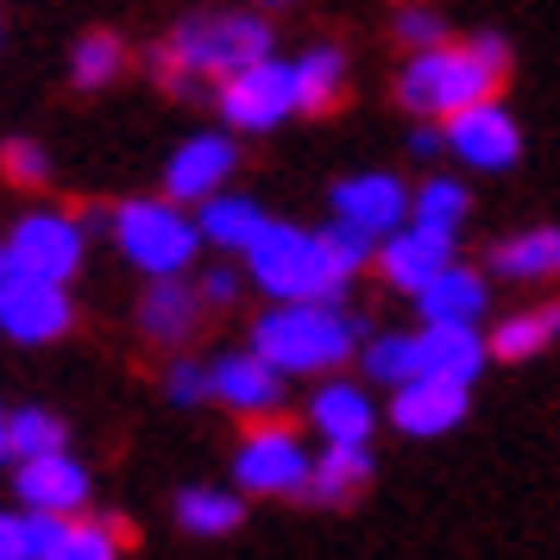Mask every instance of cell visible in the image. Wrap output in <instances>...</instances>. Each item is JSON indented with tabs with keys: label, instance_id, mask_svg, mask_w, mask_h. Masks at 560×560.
Returning <instances> with one entry per match:
<instances>
[{
	"label": "cell",
	"instance_id": "277c9868",
	"mask_svg": "<svg viewBox=\"0 0 560 560\" xmlns=\"http://www.w3.org/2000/svg\"><path fill=\"white\" fill-rule=\"evenodd\" d=\"M246 271L253 283L271 296V303H340V290L359 278L353 265L340 258V246L322 233H303L290 221H271L265 240L246 253Z\"/></svg>",
	"mask_w": 560,
	"mask_h": 560
},
{
	"label": "cell",
	"instance_id": "484cf974",
	"mask_svg": "<svg viewBox=\"0 0 560 560\" xmlns=\"http://www.w3.org/2000/svg\"><path fill=\"white\" fill-rule=\"evenodd\" d=\"M365 479H372V447H322V454H315V485H308V498L340 504V498L365 491Z\"/></svg>",
	"mask_w": 560,
	"mask_h": 560
},
{
	"label": "cell",
	"instance_id": "3957f363",
	"mask_svg": "<svg viewBox=\"0 0 560 560\" xmlns=\"http://www.w3.org/2000/svg\"><path fill=\"white\" fill-rule=\"evenodd\" d=\"M365 340V322L340 303H271L253 322V353L271 359L283 378H315L347 365Z\"/></svg>",
	"mask_w": 560,
	"mask_h": 560
},
{
	"label": "cell",
	"instance_id": "9a60e30c",
	"mask_svg": "<svg viewBox=\"0 0 560 560\" xmlns=\"http://www.w3.org/2000/svg\"><path fill=\"white\" fill-rule=\"evenodd\" d=\"M13 491L26 498V510H45V516H77V510L89 504V466H82V459H70V454L20 459Z\"/></svg>",
	"mask_w": 560,
	"mask_h": 560
},
{
	"label": "cell",
	"instance_id": "f546056e",
	"mask_svg": "<svg viewBox=\"0 0 560 560\" xmlns=\"http://www.w3.org/2000/svg\"><path fill=\"white\" fill-rule=\"evenodd\" d=\"M7 441H13V459L63 454V422H57L51 409H13L7 416Z\"/></svg>",
	"mask_w": 560,
	"mask_h": 560
},
{
	"label": "cell",
	"instance_id": "44dd1931",
	"mask_svg": "<svg viewBox=\"0 0 560 560\" xmlns=\"http://www.w3.org/2000/svg\"><path fill=\"white\" fill-rule=\"evenodd\" d=\"M196 228H202V240H214L221 253H253L258 240H265V228H271V214L258 202H246V196H214V202H202Z\"/></svg>",
	"mask_w": 560,
	"mask_h": 560
},
{
	"label": "cell",
	"instance_id": "6da1fadb",
	"mask_svg": "<svg viewBox=\"0 0 560 560\" xmlns=\"http://www.w3.org/2000/svg\"><path fill=\"white\" fill-rule=\"evenodd\" d=\"M510 70V45L498 32H479L466 45H434V51H416L397 77V102L409 114H441L454 120L466 107H479L498 95V82Z\"/></svg>",
	"mask_w": 560,
	"mask_h": 560
},
{
	"label": "cell",
	"instance_id": "7a4b0ae2",
	"mask_svg": "<svg viewBox=\"0 0 560 560\" xmlns=\"http://www.w3.org/2000/svg\"><path fill=\"white\" fill-rule=\"evenodd\" d=\"M271 57V26L253 13H196L164 45H152V77L177 95L183 82H233Z\"/></svg>",
	"mask_w": 560,
	"mask_h": 560
},
{
	"label": "cell",
	"instance_id": "ab89813d",
	"mask_svg": "<svg viewBox=\"0 0 560 560\" xmlns=\"http://www.w3.org/2000/svg\"><path fill=\"white\" fill-rule=\"evenodd\" d=\"M258 7H290V0H258Z\"/></svg>",
	"mask_w": 560,
	"mask_h": 560
},
{
	"label": "cell",
	"instance_id": "74e56055",
	"mask_svg": "<svg viewBox=\"0 0 560 560\" xmlns=\"http://www.w3.org/2000/svg\"><path fill=\"white\" fill-rule=\"evenodd\" d=\"M441 145H447V132H441V127H416V132H409V152H416V158H434Z\"/></svg>",
	"mask_w": 560,
	"mask_h": 560
},
{
	"label": "cell",
	"instance_id": "d6986e66",
	"mask_svg": "<svg viewBox=\"0 0 560 560\" xmlns=\"http://www.w3.org/2000/svg\"><path fill=\"white\" fill-rule=\"evenodd\" d=\"M202 290L183 278H158L145 296H139V334L158 340V347H183V340H196L202 328Z\"/></svg>",
	"mask_w": 560,
	"mask_h": 560
},
{
	"label": "cell",
	"instance_id": "e0dca14e",
	"mask_svg": "<svg viewBox=\"0 0 560 560\" xmlns=\"http://www.w3.org/2000/svg\"><path fill=\"white\" fill-rule=\"evenodd\" d=\"M308 422H315V434H322L328 447H365L378 409L365 397V384L328 378V384H315V397H308Z\"/></svg>",
	"mask_w": 560,
	"mask_h": 560
},
{
	"label": "cell",
	"instance_id": "ffe728a7",
	"mask_svg": "<svg viewBox=\"0 0 560 560\" xmlns=\"http://www.w3.org/2000/svg\"><path fill=\"white\" fill-rule=\"evenodd\" d=\"M416 347H422V378L466 384V390H472V378H479L485 359H491V340L479 328H422Z\"/></svg>",
	"mask_w": 560,
	"mask_h": 560
},
{
	"label": "cell",
	"instance_id": "f1b7e54d",
	"mask_svg": "<svg viewBox=\"0 0 560 560\" xmlns=\"http://www.w3.org/2000/svg\"><path fill=\"white\" fill-rule=\"evenodd\" d=\"M466 183H454V177H429L422 189H416V228H434V233H459L466 228Z\"/></svg>",
	"mask_w": 560,
	"mask_h": 560
},
{
	"label": "cell",
	"instance_id": "1f68e13d",
	"mask_svg": "<svg viewBox=\"0 0 560 560\" xmlns=\"http://www.w3.org/2000/svg\"><path fill=\"white\" fill-rule=\"evenodd\" d=\"M0 171L20 183V189H38V183L51 177V158H45V145H32V139H7L0 145Z\"/></svg>",
	"mask_w": 560,
	"mask_h": 560
},
{
	"label": "cell",
	"instance_id": "603a6c76",
	"mask_svg": "<svg viewBox=\"0 0 560 560\" xmlns=\"http://www.w3.org/2000/svg\"><path fill=\"white\" fill-rule=\"evenodd\" d=\"M485 340H491V359H535V353H548V347L560 340V303L516 308V315H504Z\"/></svg>",
	"mask_w": 560,
	"mask_h": 560
},
{
	"label": "cell",
	"instance_id": "4dcf8cb0",
	"mask_svg": "<svg viewBox=\"0 0 560 560\" xmlns=\"http://www.w3.org/2000/svg\"><path fill=\"white\" fill-rule=\"evenodd\" d=\"M51 560H120V529L114 523H70Z\"/></svg>",
	"mask_w": 560,
	"mask_h": 560
},
{
	"label": "cell",
	"instance_id": "30bf717a",
	"mask_svg": "<svg viewBox=\"0 0 560 560\" xmlns=\"http://www.w3.org/2000/svg\"><path fill=\"white\" fill-rule=\"evenodd\" d=\"M77 322L70 308V290L63 283H45V278H20L0 290V334L20 340V347H45V340H63Z\"/></svg>",
	"mask_w": 560,
	"mask_h": 560
},
{
	"label": "cell",
	"instance_id": "e575fe53",
	"mask_svg": "<svg viewBox=\"0 0 560 560\" xmlns=\"http://www.w3.org/2000/svg\"><path fill=\"white\" fill-rule=\"evenodd\" d=\"M397 38H404L409 51H434L441 45V13L434 7H404L397 13Z\"/></svg>",
	"mask_w": 560,
	"mask_h": 560
},
{
	"label": "cell",
	"instance_id": "ba28073f",
	"mask_svg": "<svg viewBox=\"0 0 560 560\" xmlns=\"http://www.w3.org/2000/svg\"><path fill=\"white\" fill-rule=\"evenodd\" d=\"M7 253L20 258L26 278H45V283H70L82 271V246H89V228L70 221V214H26L20 228L0 240Z\"/></svg>",
	"mask_w": 560,
	"mask_h": 560
},
{
	"label": "cell",
	"instance_id": "52a82bcc",
	"mask_svg": "<svg viewBox=\"0 0 560 560\" xmlns=\"http://www.w3.org/2000/svg\"><path fill=\"white\" fill-rule=\"evenodd\" d=\"M221 114H228L233 132H271L278 120L303 114V95H296V63H253L233 82H221Z\"/></svg>",
	"mask_w": 560,
	"mask_h": 560
},
{
	"label": "cell",
	"instance_id": "8992f818",
	"mask_svg": "<svg viewBox=\"0 0 560 560\" xmlns=\"http://www.w3.org/2000/svg\"><path fill=\"white\" fill-rule=\"evenodd\" d=\"M233 485L240 491H265V498H308L315 459H308L303 434L283 429V422H253L240 454H233Z\"/></svg>",
	"mask_w": 560,
	"mask_h": 560
},
{
	"label": "cell",
	"instance_id": "d590c367",
	"mask_svg": "<svg viewBox=\"0 0 560 560\" xmlns=\"http://www.w3.org/2000/svg\"><path fill=\"white\" fill-rule=\"evenodd\" d=\"M196 290H202L208 308H228L233 296H240V278H233L228 265H214V271H202V283H196Z\"/></svg>",
	"mask_w": 560,
	"mask_h": 560
},
{
	"label": "cell",
	"instance_id": "8d00e7d4",
	"mask_svg": "<svg viewBox=\"0 0 560 560\" xmlns=\"http://www.w3.org/2000/svg\"><path fill=\"white\" fill-rule=\"evenodd\" d=\"M0 560H26V516L0 510Z\"/></svg>",
	"mask_w": 560,
	"mask_h": 560
},
{
	"label": "cell",
	"instance_id": "8fae6325",
	"mask_svg": "<svg viewBox=\"0 0 560 560\" xmlns=\"http://www.w3.org/2000/svg\"><path fill=\"white\" fill-rule=\"evenodd\" d=\"M233 164H240V152H233L228 132H196V139H183L177 152L164 158V196L171 202H214L221 196V183L233 177Z\"/></svg>",
	"mask_w": 560,
	"mask_h": 560
},
{
	"label": "cell",
	"instance_id": "5bb4252c",
	"mask_svg": "<svg viewBox=\"0 0 560 560\" xmlns=\"http://www.w3.org/2000/svg\"><path fill=\"white\" fill-rule=\"evenodd\" d=\"M208 372H214V404L240 409V416H253V422H265V416L283 409V372L271 359H258L253 347H246V353H221Z\"/></svg>",
	"mask_w": 560,
	"mask_h": 560
},
{
	"label": "cell",
	"instance_id": "f35d334b",
	"mask_svg": "<svg viewBox=\"0 0 560 560\" xmlns=\"http://www.w3.org/2000/svg\"><path fill=\"white\" fill-rule=\"evenodd\" d=\"M13 454V441H7V409H0V459Z\"/></svg>",
	"mask_w": 560,
	"mask_h": 560
},
{
	"label": "cell",
	"instance_id": "836d02e7",
	"mask_svg": "<svg viewBox=\"0 0 560 560\" xmlns=\"http://www.w3.org/2000/svg\"><path fill=\"white\" fill-rule=\"evenodd\" d=\"M77 516H45V510H26V560H51L63 548Z\"/></svg>",
	"mask_w": 560,
	"mask_h": 560
},
{
	"label": "cell",
	"instance_id": "9c48e42d",
	"mask_svg": "<svg viewBox=\"0 0 560 560\" xmlns=\"http://www.w3.org/2000/svg\"><path fill=\"white\" fill-rule=\"evenodd\" d=\"M334 221H347V228L372 233V240H390V233L409 228V214H416V196H409L397 177H384V171H365V177H340L334 183Z\"/></svg>",
	"mask_w": 560,
	"mask_h": 560
},
{
	"label": "cell",
	"instance_id": "d4e9b609",
	"mask_svg": "<svg viewBox=\"0 0 560 560\" xmlns=\"http://www.w3.org/2000/svg\"><path fill=\"white\" fill-rule=\"evenodd\" d=\"M177 523H183L189 535H202V541H214V535H233V529H240V491L189 485V491H177Z\"/></svg>",
	"mask_w": 560,
	"mask_h": 560
},
{
	"label": "cell",
	"instance_id": "4fadbf2b",
	"mask_svg": "<svg viewBox=\"0 0 560 560\" xmlns=\"http://www.w3.org/2000/svg\"><path fill=\"white\" fill-rule=\"evenodd\" d=\"M454 265V233H434V228H416L409 221L404 233H390L378 246V271L390 290H404V296H422L441 271Z\"/></svg>",
	"mask_w": 560,
	"mask_h": 560
},
{
	"label": "cell",
	"instance_id": "ac0fdd59",
	"mask_svg": "<svg viewBox=\"0 0 560 560\" xmlns=\"http://www.w3.org/2000/svg\"><path fill=\"white\" fill-rule=\"evenodd\" d=\"M485 308H491V283H485L472 265H447V271L416 296L422 328H479Z\"/></svg>",
	"mask_w": 560,
	"mask_h": 560
},
{
	"label": "cell",
	"instance_id": "4316f807",
	"mask_svg": "<svg viewBox=\"0 0 560 560\" xmlns=\"http://www.w3.org/2000/svg\"><path fill=\"white\" fill-rule=\"evenodd\" d=\"M365 378L384 384V390H404V384L422 378V347H416V334H378V340H365Z\"/></svg>",
	"mask_w": 560,
	"mask_h": 560
},
{
	"label": "cell",
	"instance_id": "cb8c5ba5",
	"mask_svg": "<svg viewBox=\"0 0 560 560\" xmlns=\"http://www.w3.org/2000/svg\"><path fill=\"white\" fill-rule=\"evenodd\" d=\"M296 95H303V114H334L340 95H347V57L322 45V51L296 57Z\"/></svg>",
	"mask_w": 560,
	"mask_h": 560
},
{
	"label": "cell",
	"instance_id": "7c38bea8",
	"mask_svg": "<svg viewBox=\"0 0 560 560\" xmlns=\"http://www.w3.org/2000/svg\"><path fill=\"white\" fill-rule=\"evenodd\" d=\"M447 152L459 164H472V171H510L523 158V132H516V120L498 102H479L447 120Z\"/></svg>",
	"mask_w": 560,
	"mask_h": 560
},
{
	"label": "cell",
	"instance_id": "5b68a950",
	"mask_svg": "<svg viewBox=\"0 0 560 560\" xmlns=\"http://www.w3.org/2000/svg\"><path fill=\"white\" fill-rule=\"evenodd\" d=\"M114 240L120 253L145 271V278H183L196 253H202V228L183 214V202L158 196V202H120L114 208Z\"/></svg>",
	"mask_w": 560,
	"mask_h": 560
},
{
	"label": "cell",
	"instance_id": "83f0119b",
	"mask_svg": "<svg viewBox=\"0 0 560 560\" xmlns=\"http://www.w3.org/2000/svg\"><path fill=\"white\" fill-rule=\"evenodd\" d=\"M120 63H127V45L114 32H82L77 51H70V82L77 89H107L120 77Z\"/></svg>",
	"mask_w": 560,
	"mask_h": 560
},
{
	"label": "cell",
	"instance_id": "2e32d148",
	"mask_svg": "<svg viewBox=\"0 0 560 560\" xmlns=\"http://www.w3.org/2000/svg\"><path fill=\"white\" fill-rule=\"evenodd\" d=\"M466 416V384H441V378H416L404 390H390V422L409 441H434V434L459 429Z\"/></svg>",
	"mask_w": 560,
	"mask_h": 560
},
{
	"label": "cell",
	"instance_id": "7402d4cb",
	"mask_svg": "<svg viewBox=\"0 0 560 560\" xmlns=\"http://www.w3.org/2000/svg\"><path fill=\"white\" fill-rule=\"evenodd\" d=\"M491 271L510 283H548L560 278V228H529L491 253Z\"/></svg>",
	"mask_w": 560,
	"mask_h": 560
},
{
	"label": "cell",
	"instance_id": "d6a6232c",
	"mask_svg": "<svg viewBox=\"0 0 560 560\" xmlns=\"http://www.w3.org/2000/svg\"><path fill=\"white\" fill-rule=\"evenodd\" d=\"M164 390H171V404H208L214 397V372H208L202 359H171V372H164Z\"/></svg>",
	"mask_w": 560,
	"mask_h": 560
}]
</instances>
